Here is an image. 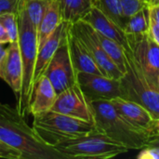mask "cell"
Instances as JSON below:
<instances>
[{"instance_id": "obj_1", "label": "cell", "mask_w": 159, "mask_h": 159, "mask_svg": "<svg viewBox=\"0 0 159 159\" xmlns=\"http://www.w3.org/2000/svg\"><path fill=\"white\" fill-rule=\"evenodd\" d=\"M0 140L21 154V159H65L44 143L16 107L0 102Z\"/></svg>"}, {"instance_id": "obj_2", "label": "cell", "mask_w": 159, "mask_h": 159, "mask_svg": "<svg viewBox=\"0 0 159 159\" xmlns=\"http://www.w3.org/2000/svg\"><path fill=\"white\" fill-rule=\"evenodd\" d=\"M90 104L97 131L105 134L129 150H141L155 140L151 133L128 121L110 101H93Z\"/></svg>"}, {"instance_id": "obj_3", "label": "cell", "mask_w": 159, "mask_h": 159, "mask_svg": "<svg viewBox=\"0 0 159 159\" xmlns=\"http://www.w3.org/2000/svg\"><path fill=\"white\" fill-rule=\"evenodd\" d=\"M19 20V46L22 62V87L17 99L16 108L24 117L29 116V107L34 91L33 76L35 60L38 52L37 31L29 20L27 13L20 3L18 13Z\"/></svg>"}, {"instance_id": "obj_4", "label": "cell", "mask_w": 159, "mask_h": 159, "mask_svg": "<svg viewBox=\"0 0 159 159\" xmlns=\"http://www.w3.org/2000/svg\"><path fill=\"white\" fill-rule=\"evenodd\" d=\"M125 51L126 72L120 78L121 98L146 108L155 119L159 118V88L141 67L130 49Z\"/></svg>"}, {"instance_id": "obj_5", "label": "cell", "mask_w": 159, "mask_h": 159, "mask_svg": "<svg viewBox=\"0 0 159 159\" xmlns=\"http://www.w3.org/2000/svg\"><path fill=\"white\" fill-rule=\"evenodd\" d=\"M32 127L44 143L54 148L66 141L97 130L94 123L51 110L34 116Z\"/></svg>"}, {"instance_id": "obj_6", "label": "cell", "mask_w": 159, "mask_h": 159, "mask_svg": "<svg viewBox=\"0 0 159 159\" xmlns=\"http://www.w3.org/2000/svg\"><path fill=\"white\" fill-rule=\"evenodd\" d=\"M65 159H109L125 154L129 149L99 131L66 141L55 147Z\"/></svg>"}, {"instance_id": "obj_7", "label": "cell", "mask_w": 159, "mask_h": 159, "mask_svg": "<svg viewBox=\"0 0 159 159\" xmlns=\"http://www.w3.org/2000/svg\"><path fill=\"white\" fill-rule=\"evenodd\" d=\"M71 31L82 41L103 75L115 79H120L123 76L124 74L102 48L96 31L88 22L79 20L71 24Z\"/></svg>"}, {"instance_id": "obj_8", "label": "cell", "mask_w": 159, "mask_h": 159, "mask_svg": "<svg viewBox=\"0 0 159 159\" xmlns=\"http://www.w3.org/2000/svg\"><path fill=\"white\" fill-rule=\"evenodd\" d=\"M43 75L49 79L58 94L77 83V73L70 57L66 35Z\"/></svg>"}, {"instance_id": "obj_9", "label": "cell", "mask_w": 159, "mask_h": 159, "mask_svg": "<svg viewBox=\"0 0 159 159\" xmlns=\"http://www.w3.org/2000/svg\"><path fill=\"white\" fill-rule=\"evenodd\" d=\"M131 52L137 59L147 77L157 85L159 73V45L151 37L149 33L127 35Z\"/></svg>"}, {"instance_id": "obj_10", "label": "cell", "mask_w": 159, "mask_h": 159, "mask_svg": "<svg viewBox=\"0 0 159 159\" xmlns=\"http://www.w3.org/2000/svg\"><path fill=\"white\" fill-rule=\"evenodd\" d=\"M51 111L94 123L90 102L77 83L58 94Z\"/></svg>"}, {"instance_id": "obj_11", "label": "cell", "mask_w": 159, "mask_h": 159, "mask_svg": "<svg viewBox=\"0 0 159 159\" xmlns=\"http://www.w3.org/2000/svg\"><path fill=\"white\" fill-rule=\"evenodd\" d=\"M77 84L89 102L110 101L121 97L120 79H115L103 75L78 72Z\"/></svg>"}, {"instance_id": "obj_12", "label": "cell", "mask_w": 159, "mask_h": 159, "mask_svg": "<svg viewBox=\"0 0 159 159\" xmlns=\"http://www.w3.org/2000/svg\"><path fill=\"white\" fill-rule=\"evenodd\" d=\"M0 78L10 87L18 99L22 87V62L18 40L9 43L6 48L0 62Z\"/></svg>"}, {"instance_id": "obj_13", "label": "cell", "mask_w": 159, "mask_h": 159, "mask_svg": "<svg viewBox=\"0 0 159 159\" xmlns=\"http://www.w3.org/2000/svg\"><path fill=\"white\" fill-rule=\"evenodd\" d=\"M110 102L128 121H129L134 126L148 131L155 137L156 140V119L146 108L137 102L126 100L121 97L112 99Z\"/></svg>"}, {"instance_id": "obj_14", "label": "cell", "mask_w": 159, "mask_h": 159, "mask_svg": "<svg viewBox=\"0 0 159 159\" xmlns=\"http://www.w3.org/2000/svg\"><path fill=\"white\" fill-rule=\"evenodd\" d=\"M70 25L71 24L68 22L61 21L60 25L56 28V30L53 32V34L47 40V42L38 49L36 60H35V64H34V76H33L34 88L36 82L39 80V78L44 75L45 71L47 70L54 54L56 53L57 49L59 48L60 45L64 39Z\"/></svg>"}, {"instance_id": "obj_15", "label": "cell", "mask_w": 159, "mask_h": 159, "mask_svg": "<svg viewBox=\"0 0 159 159\" xmlns=\"http://www.w3.org/2000/svg\"><path fill=\"white\" fill-rule=\"evenodd\" d=\"M81 20L88 22L95 31L101 34L118 43L123 47L124 49H130L124 29L117 25L110 18H108L105 14H103L98 7H93Z\"/></svg>"}, {"instance_id": "obj_16", "label": "cell", "mask_w": 159, "mask_h": 159, "mask_svg": "<svg viewBox=\"0 0 159 159\" xmlns=\"http://www.w3.org/2000/svg\"><path fill=\"white\" fill-rule=\"evenodd\" d=\"M66 41L70 57L76 73L84 72L102 75L99 66L96 64L82 41L71 31V25L66 34Z\"/></svg>"}, {"instance_id": "obj_17", "label": "cell", "mask_w": 159, "mask_h": 159, "mask_svg": "<svg viewBox=\"0 0 159 159\" xmlns=\"http://www.w3.org/2000/svg\"><path fill=\"white\" fill-rule=\"evenodd\" d=\"M57 96L58 93L52 83L46 75H42L34 88L29 107V115L34 116L50 111L56 102Z\"/></svg>"}, {"instance_id": "obj_18", "label": "cell", "mask_w": 159, "mask_h": 159, "mask_svg": "<svg viewBox=\"0 0 159 159\" xmlns=\"http://www.w3.org/2000/svg\"><path fill=\"white\" fill-rule=\"evenodd\" d=\"M61 21L59 2L58 0H52L37 28L38 49L47 42Z\"/></svg>"}, {"instance_id": "obj_19", "label": "cell", "mask_w": 159, "mask_h": 159, "mask_svg": "<svg viewBox=\"0 0 159 159\" xmlns=\"http://www.w3.org/2000/svg\"><path fill=\"white\" fill-rule=\"evenodd\" d=\"M62 21L74 24L81 20L94 7L92 0H58Z\"/></svg>"}, {"instance_id": "obj_20", "label": "cell", "mask_w": 159, "mask_h": 159, "mask_svg": "<svg viewBox=\"0 0 159 159\" xmlns=\"http://www.w3.org/2000/svg\"><path fill=\"white\" fill-rule=\"evenodd\" d=\"M150 29V7L146 5L126 23L124 32L126 35H137L149 33Z\"/></svg>"}, {"instance_id": "obj_21", "label": "cell", "mask_w": 159, "mask_h": 159, "mask_svg": "<svg viewBox=\"0 0 159 159\" xmlns=\"http://www.w3.org/2000/svg\"><path fill=\"white\" fill-rule=\"evenodd\" d=\"M96 35L103 50L124 74L126 72V56L123 47L120 46L116 41H114L113 39L101 34L97 31Z\"/></svg>"}, {"instance_id": "obj_22", "label": "cell", "mask_w": 159, "mask_h": 159, "mask_svg": "<svg viewBox=\"0 0 159 159\" xmlns=\"http://www.w3.org/2000/svg\"><path fill=\"white\" fill-rule=\"evenodd\" d=\"M52 0H21V4L34 27L37 28Z\"/></svg>"}, {"instance_id": "obj_23", "label": "cell", "mask_w": 159, "mask_h": 159, "mask_svg": "<svg viewBox=\"0 0 159 159\" xmlns=\"http://www.w3.org/2000/svg\"><path fill=\"white\" fill-rule=\"evenodd\" d=\"M94 7H98L121 28H125L127 21L123 17L119 0H97Z\"/></svg>"}, {"instance_id": "obj_24", "label": "cell", "mask_w": 159, "mask_h": 159, "mask_svg": "<svg viewBox=\"0 0 159 159\" xmlns=\"http://www.w3.org/2000/svg\"><path fill=\"white\" fill-rule=\"evenodd\" d=\"M0 23L7 31L10 43L19 39V20L18 13L7 12L0 15Z\"/></svg>"}, {"instance_id": "obj_25", "label": "cell", "mask_w": 159, "mask_h": 159, "mask_svg": "<svg viewBox=\"0 0 159 159\" xmlns=\"http://www.w3.org/2000/svg\"><path fill=\"white\" fill-rule=\"evenodd\" d=\"M119 2L122 14L126 21L147 5L143 0H119Z\"/></svg>"}, {"instance_id": "obj_26", "label": "cell", "mask_w": 159, "mask_h": 159, "mask_svg": "<svg viewBox=\"0 0 159 159\" xmlns=\"http://www.w3.org/2000/svg\"><path fill=\"white\" fill-rule=\"evenodd\" d=\"M0 158L21 159V154L0 140Z\"/></svg>"}, {"instance_id": "obj_27", "label": "cell", "mask_w": 159, "mask_h": 159, "mask_svg": "<svg viewBox=\"0 0 159 159\" xmlns=\"http://www.w3.org/2000/svg\"><path fill=\"white\" fill-rule=\"evenodd\" d=\"M21 0H0V15L7 12L19 13Z\"/></svg>"}, {"instance_id": "obj_28", "label": "cell", "mask_w": 159, "mask_h": 159, "mask_svg": "<svg viewBox=\"0 0 159 159\" xmlns=\"http://www.w3.org/2000/svg\"><path fill=\"white\" fill-rule=\"evenodd\" d=\"M138 159H159V148L156 146H146L141 149L137 156Z\"/></svg>"}, {"instance_id": "obj_29", "label": "cell", "mask_w": 159, "mask_h": 159, "mask_svg": "<svg viewBox=\"0 0 159 159\" xmlns=\"http://www.w3.org/2000/svg\"><path fill=\"white\" fill-rule=\"evenodd\" d=\"M149 34L151 37L159 45V24L157 21L151 16L150 13V29H149Z\"/></svg>"}, {"instance_id": "obj_30", "label": "cell", "mask_w": 159, "mask_h": 159, "mask_svg": "<svg viewBox=\"0 0 159 159\" xmlns=\"http://www.w3.org/2000/svg\"><path fill=\"white\" fill-rule=\"evenodd\" d=\"M9 44L10 43V39L9 36L7 33V31L5 30V28L3 27V25L0 23V44L4 45V44Z\"/></svg>"}, {"instance_id": "obj_31", "label": "cell", "mask_w": 159, "mask_h": 159, "mask_svg": "<svg viewBox=\"0 0 159 159\" xmlns=\"http://www.w3.org/2000/svg\"><path fill=\"white\" fill-rule=\"evenodd\" d=\"M150 13H151V16L157 21V23L159 24V6L150 7Z\"/></svg>"}, {"instance_id": "obj_32", "label": "cell", "mask_w": 159, "mask_h": 159, "mask_svg": "<svg viewBox=\"0 0 159 159\" xmlns=\"http://www.w3.org/2000/svg\"><path fill=\"white\" fill-rule=\"evenodd\" d=\"M155 135H156V140H159V118L156 119V125H155Z\"/></svg>"}, {"instance_id": "obj_33", "label": "cell", "mask_w": 159, "mask_h": 159, "mask_svg": "<svg viewBox=\"0 0 159 159\" xmlns=\"http://www.w3.org/2000/svg\"><path fill=\"white\" fill-rule=\"evenodd\" d=\"M145 3L149 6V7H157L159 6V0H144Z\"/></svg>"}, {"instance_id": "obj_34", "label": "cell", "mask_w": 159, "mask_h": 159, "mask_svg": "<svg viewBox=\"0 0 159 159\" xmlns=\"http://www.w3.org/2000/svg\"><path fill=\"white\" fill-rule=\"evenodd\" d=\"M5 51H6V48L3 47L2 44H0V62H1V61H2V59H3V57H4Z\"/></svg>"}, {"instance_id": "obj_35", "label": "cell", "mask_w": 159, "mask_h": 159, "mask_svg": "<svg viewBox=\"0 0 159 159\" xmlns=\"http://www.w3.org/2000/svg\"><path fill=\"white\" fill-rule=\"evenodd\" d=\"M149 145H150V146H156V147H158L159 148V140H155V141L151 142ZM149 145H148V146H149Z\"/></svg>"}, {"instance_id": "obj_36", "label": "cell", "mask_w": 159, "mask_h": 159, "mask_svg": "<svg viewBox=\"0 0 159 159\" xmlns=\"http://www.w3.org/2000/svg\"><path fill=\"white\" fill-rule=\"evenodd\" d=\"M157 86H158V88H159V73H158V75H157Z\"/></svg>"}, {"instance_id": "obj_37", "label": "cell", "mask_w": 159, "mask_h": 159, "mask_svg": "<svg viewBox=\"0 0 159 159\" xmlns=\"http://www.w3.org/2000/svg\"><path fill=\"white\" fill-rule=\"evenodd\" d=\"M92 1H93V4H94V5H95V3L97 2V0H92Z\"/></svg>"}, {"instance_id": "obj_38", "label": "cell", "mask_w": 159, "mask_h": 159, "mask_svg": "<svg viewBox=\"0 0 159 159\" xmlns=\"http://www.w3.org/2000/svg\"><path fill=\"white\" fill-rule=\"evenodd\" d=\"M143 1H144V0H143Z\"/></svg>"}]
</instances>
